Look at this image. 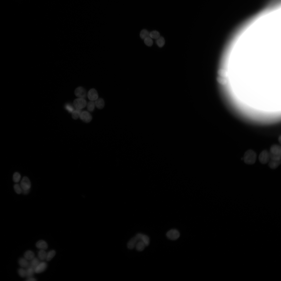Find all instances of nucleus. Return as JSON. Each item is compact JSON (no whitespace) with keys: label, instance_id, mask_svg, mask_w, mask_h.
<instances>
[{"label":"nucleus","instance_id":"nucleus-1","mask_svg":"<svg viewBox=\"0 0 281 281\" xmlns=\"http://www.w3.org/2000/svg\"><path fill=\"white\" fill-rule=\"evenodd\" d=\"M270 159L278 160H281V148L277 144H273L271 147L269 152Z\"/></svg>","mask_w":281,"mask_h":281},{"label":"nucleus","instance_id":"nucleus-2","mask_svg":"<svg viewBox=\"0 0 281 281\" xmlns=\"http://www.w3.org/2000/svg\"><path fill=\"white\" fill-rule=\"evenodd\" d=\"M257 154L253 150H248L245 153L243 159L244 162L248 164H253L256 162Z\"/></svg>","mask_w":281,"mask_h":281},{"label":"nucleus","instance_id":"nucleus-3","mask_svg":"<svg viewBox=\"0 0 281 281\" xmlns=\"http://www.w3.org/2000/svg\"><path fill=\"white\" fill-rule=\"evenodd\" d=\"M259 159L261 164H265L268 163L270 159L269 152L266 150H264L260 154Z\"/></svg>","mask_w":281,"mask_h":281},{"label":"nucleus","instance_id":"nucleus-4","mask_svg":"<svg viewBox=\"0 0 281 281\" xmlns=\"http://www.w3.org/2000/svg\"><path fill=\"white\" fill-rule=\"evenodd\" d=\"M87 104L86 100L84 98H79L75 99L73 102V105L77 109H81L86 106Z\"/></svg>","mask_w":281,"mask_h":281},{"label":"nucleus","instance_id":"nucleus-5","mask_svg":"<svg viewBox=\"0 0 281 281\" xmlns=\"http://www.w3.org/2000/svg\"><path fill=\"white\" fill-rule=\"evenodd\" d=\"M22 190H30L31 187V183L29 178L26 176L24 177L21 181L20 184Z\"/></svg>","mask_w":281,"mask_h":281},{"label":"nucleus","instance_id":"nucleus-6","mask_svg":"<svg viewBox=\"0 0 281 281\" xmlns=\"http://www.w3.org/2000/svg\"><path fill=\"white\" fill-rule=\"evenodd\" d=\"M180 235L179 231L175 229H173L168 231L166 233L167 237L169 239L172 240L177 239L179 237Z\"/></svg>","mask_w":281,"mask_h":281},{"label":"nucleus","instance_id":"nucleus-7","mask_svg":"<svg viewBox=\"0 0 281 281\" xmlns=\"http://www.w3.org/2000/svg\"><path fill=\"white\" fill-rule=\"evenodd\" d=\"M79 117L81 120L86 123L90 122L92 118L91 114L86 111L81 112Z\"/></svg>","mask_w":281,"mask_h":281},{"label":"nucleus","instance_id":"nucleus-8","mask_svg":"<svg viewBox=\"0 0 281 281\" xmlns=\"http://www.w3.org/2000/svg\"><path fill=\"white\" fill-rule=\"evenodd\" d=\"M75 94L76 96L79 98H84L86 97V90L83 87H79L75 89Z\"/></svg>","mask_w":281,"mask_h":281},{"label":"nucleus","instance_id":"nucleus-9","mask_svg":"<svg viewBox=\"0 0 281 281\" xmlns=\"http://www.w3.org/2000/svg\"><path fill=\"white\" fill-rule=\"evenodd\" d=\"M87 96L89 100L93 101L98 99V93L95 89L92 88L88 92Z\"/></svg>","mask_w":281,"mask_h":281},{"label":"nucleus","instance_id":"nucleus-10","mask_svg":"<svg viewBox=\"0 0 281 281\" xmlns=\"http://www.w3.org/2000/svg\"><path fill=\"white\" fill-rule=\"evenodd\" d=\"M47 266V264L45 262L40 263L35 268V272L40 273L43 272L46 269Z\"/></svg>","mask_w":281,"mask_h":281},{"label":"nucleus","instance_id":"nucleus-11","mask_svg":"<svg viewBox=\"0 0 281 281\" xmlns=\"http://www.w3.org/2000/svg\"><path fill=\"white\" fill-rule=\"evenodd\" d=\"M268 163L269 166L271 168L275 169L280 164L281 160H276L270 159Z\"/></svg>","mask_w":281,"mask_h":281},{"label":"nucleus","instance_id":"nucleus-12","mask_svg":"<svg viewBox=\"0 0 281 281\" xmlns=\"http://www.w3.org/2000/svg\"><path fill=\"white\" fill-rule=\"evenodd\" d=\"M36 245L37 248L43 250L47 249L48 247L46 242L42 240H41L38 241L36 242Z\"/></svg>","mask_w":281,"mask_h":281},{"label":"nucleus","instance_id":"nucleus-13","mask_svg":"<svg viewBox=\"0 0 281 281\" xmlns=\"http://www.w3.org/2000/svg\"><path fill=\"white\" fill-rule=\"evenodd\" d=\"M138 241L135 237L132 238L128 242L127 246V248L132 249L135 247Z\"/></svg>","mask_w":281,"mask_h":281},{"label":"nucleus","instance_id":"nucleus-14","mask_svg":"<svg viewBox=\"0 0 281 281\" xmlns=\"http://www.w3.org/2000/svg\"><path fill=\"white\" fill-rule=\"evenodd\" d=\"M97 107L99 109L103 108L104 106V100L101 98L97 99L95 103Z\"/></svg>","mask_w":281,"mask_h":281},{"label":"nucleus","instance_id":"nucleus-15","mask_svg":"<svg viewBox=\"0 0 281 281\" xmlns=\"http://www.w3.org/2000/svg\"><path fill=\"white\" fill-rule=\"evenodd\" d=\"M27 260L25 258H20L18 261L19 265L22 267L27 268L29 265V264Z\"/></svg>","mask_w":281,"mask_h":281},{"label":"nucleus","instance_id":"nucleus-16","mask_svg":"<svg viewBox=\"0 0 281 281\" xmlns=\"http://www.w3.org/2000/svg\"><path fill=\"white\" fill-rule=\"evenodd\" d=\"M24 256V258L27 260H31L34 257V254L33 251L28 250L25 253Z\"/></svg>","mask_w":281,"mask_h":281},{"label":"nucleus","instance_id":"nucleus-17","mask_svg":"<svg viewBox=\"0 0 281 281\" xmlns=\"http://www.w3.org/2000/svg\"><path fill=\"white\" fill-rule=\"evenodd\" d=\"M25 270L26 272V276L27 278L32 277L33 275L34 271V269L29 265L27 267Z\"/></svg>","mask_w":281,"mask_h":281},{"label":"nucleus","instance_id":"nucleus-18","mask_svg":"<svg viewBox=\"0 0 281 281\" xmlns=\"http://www.w3.org/2000/svg\"><path fill=\"white\" fill-rule=\"evenodd\" d=\"M145 246V244L143 241H139L137 243L135 247L137 251H141L144 250Z\"/></svg>","mask_w":281,"mask_h":281},{"label":"nucleus","instance_id":"nucleus-19","mask_svg":"<svg viewBox=\"0 0 281 281\" xmlns=\"http://www.w3.org/2000/svg\"><path fill=\"white\" fill-rule=\"evenodd\" d=\"M39 259L36 258H34L31 260L29 265L33 268L35 270L36 267L40 263Z\"/></svg>","mask_w":281,"mask_h":281},{"label":"nucleus","instance_id":"nucleus-20","mask_svg":"<svg viewBox=\"0 0 281 281\" xmlns=\"http://www.w3.org/2000/svg\"><path fill=\"white\" fill-rule=\"evenodd\" d=\"M156 40V44L159 47H162L164 46L165 41L163 37L160 36Z\"/></svg>","mask_w":281,"mask_h":281},{"label":"nucleus","instance_id":"nucleus-21","mask_svg":"<svg viewBox=\"0 0 281 281\" xmlns=\"http://www.w3.org/2000/svg\"><path fill=\"white\" fill-rule=\"evenodd\" d=\"M47 253L43 250L41 249L38 253V256L41 260H43L46 259Z\"/></svg>","mask_w":281,"mask_h":281},{"label":"nucleus","instance_id":"nucleus-22","mask_svg":"<svg viewBox=\"0 0 281 281\" xmlns=\"http://www.w3.org/2000/svg\"><path fill=\"white\" fill-rule=\"evenodd\" d=\"M81 109H77L74 110L72 112V117L74 119H77L80 116L81 112Z\"/></svg>","mask_w":281,"mask_h":281},{"label":"nucleus","instance_id":"nucleus-23","mask_svg":"<svg viewBox=\"0 0 281 281\" xmlns=\"http://www.w3.org/2000/svg\"><path fill=\"white\" fill-rule=\"evenodd\" d=\"M149 34L150 33L147 30L144 29L140 32V37L142 39L144 40L145 38L150 37Z\"/></svg>","mask_w":281,"mask_h":281},{"label":"nucleus","instance_id":"nucleus-24","mask_svg":"<svg viewBox=\"0 0 281 281\" xmlns=\"http://www.w3.org/2000/svg\"><path fill=\"white\" fill-rule=\"evenodd\" d=\"M56 254L55 251L54 250H52L49 252L47 254L46 258L47 261H49L54 257Z\"/></svg>","mask_w":281,"mask_h":281},{"label":"nucleus","instance_id":"nucleus-25","mask_svg":"<svg viewBox=\"0 0 281 281\" xmlns=\"http://www.w3.org/2000/svg\"><path fill=\"white\" fill-rule=\"evenodd\" d=\"M143 241L146 246H148L150 243V239L149 237L146 235L143 234L142 236L141 241Z\"/></svg>","mask_w":281,"mask_h":281},{"label":"nucleus","instance_id":"nucleus-26","mask_svg":"<svg viewBox=\"0 0 281 281\" xmlns=\"http://www.w3.org/2000/svg\"><path fill=\"white\" fill-rule=\"evenodd\" d=\"M149 36L151 38L156 39L160 36V34L158 31L154 30L150 33Z\"/></svg>","mask_w":281,"mask_h":281},{"label":"nucleus","instance_id":"nucleus-27","mask_svg":"<svg viewBox=\"0 0 281 281\" xmlns=\"http://www.w3.org/2000/svg\"><path fill=\"white\" fill-rule=\"evenodd\" d=\"M21 178V175L18 173L16 172L13 174V179L14 181L15 182H18L20 181Z\"/></svg>","mask_w":281,"mask_h":281},{"label":"nucleus","instance_id":"nucleus-28","mask_svg":"<svg viewBox=\"0 0 281 281\" xmlns=\"http://www.w3.org/2000/svg\"><path fill=\"white\" fill-rule=\"evenodd\" d=\"M14 188L16 193L18 194H21L22 192V189L20 184H16L14 186Z\"/></svg>","mask_w":281,"mask_h":281},{"label":"nucleus","instance_id":"nucleus-29","mask_svg":"<svg viewBox=\"0 0 281 281\" xmlns=\"http://www.w3.org/2000/svg\"><path fill=\"white\" fill-rule=\"evenodd\" d=\"M95 105V103L93 101L89 102L87 105V109L90 112L93 111Z\"/></svg>","mask_w":281,"mask_h":281},{"label":"nucleus","instance_id":"nucleus-30","mask_svg":"<svg viewBox=\"0 0 281 281\" xmlns=\"http://www.w3.org/2000/svg\"><path fill=\"white\" fill-rule=\"evenodd\" d=\"M144 42L145 44L147 46H152L153 43V41L150 37H148L144 39Z\"/></svg>","mask_w":281,"mask_h":281},{"label":"nucleus","instance_id":"nucleus-31","mask_svg":"<svg viewBox=\"0 0 281 281\" xmlns=\"http://www.w3.org/2000/svg\"><path fill=\"white\" fill-rule=\"evenodd\" d=\"M19 275L21 277H24L26 276L25 270L22 268H20L18 270Z\"/></svg>","mask_w":281,"mask_h":281},{"label":"nucleus","instance_id":"nucleus-32","mask_svg":"<svg viewBox=\"0 0 281 281\" xmlns=\"http://www.w3.org/2000/svg\"><path fill=\"white\" fill-rule=\"evenodd\" d=\"M65 108L69 112H72L74 111L73 106L70 104H67L65 106Z\"/></svg>","mask_w":281,"mask_h":281},{"label":"nucleus","instance_id":"nucleus-33","mask_svg":"<svg viewBox=\"0 0 281 281\" xmlns=\"http://www.w3.org/2000/svg\"><path fill=\"white\" fill-rule=\"evenodd\" d=\"M28 279L26 280V281H36V280L34 278H33L32 277H29L28 278Z\"/></svg>","mask_w":281,"mask_h":281},{"label":"nucleus","instance_id":"nucleus-34","mask_svg":"<svg viewBox=\"0 0 281 281\" xmlns=\"http://www.w3.org/2000/svg\"><path fill=\"white\" fill-rule=\"evenodd\" d=\"M29 190H22V193L23 194H24V195H26V194H28L29 193Z\"/></svg>","mask_w":281,"mask_h":281},{"label":"nucleus","instance_id":"nucleus-35","mask_svg":"<svg viewBox=\"0 0 281 281\" xmlns=\"http://www.w3.org/2000/svg\"><path fill=\"white\" fill-rule=\"evenodd\" d=\"M281 136H279V138H278L279 141L280 142H280H281Z\"/></svg>","mask_w":281,"mask_h":281}]
</instances>
